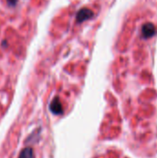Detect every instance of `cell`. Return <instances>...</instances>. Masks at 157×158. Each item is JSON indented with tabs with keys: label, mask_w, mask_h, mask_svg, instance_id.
<instances>
[{
	"label": "cell",
	"mask_w": 157,
	"mask_h": 158,
	"mask_svg": "<svg viewBox=\"0 0 157 158\" xmlns=\"http://www.w3.org/2000/svg\"><path fill=\"white\" fill-rule=\"evenodd\" d=\"M93 17V12L90 8L83 7L78 11L77 16H76V21L78 23H81V22H83L87 19H92Z\"/></svg>",
	"instance_id": "6da1fadb"
},
{
	"label": "cell",
	"mask_w": 157,
	"mask_h": 158,
	"mask_svg": "<svg viewBox=\"0 0 157 158\" xmlns=\"http://www.w3.org/2000/svg\"><path fill=\"white\" fill-rule=\"evenodd\" d=\"M49 108H50V111L55 115H62L63 114V106H62V104L58 97H55L52 100V102L50 103Z\"/></svg>",
	"instance_id": "7a4b0ae2"
},
{
	"label": "cell",
	"mask_w": 157,
	"mask_h": 158,
	"mask_svg": "<svg viewBox=\"0 0 157 158\" xmlns=\"http://www.w3.org/2000/svg\"><path fill=\"white\" fill-rule=\"evenodd\" d=\"M155 32H156L155 27L153 23H150V22L145 23L142 28V34H143V37L145 39L153 37L155 34Z\"/></svg>",
	"instance_id": "3957f363"
},
{
	"label": "cell",
	"mask_w": 157,
	"mask_h": 158,
	"mask_svg": "<svg viewBox=\"0 0 157 158\" xmlns=\"http://www.w3.org/2000/svg\"><path fill=\"white\" fill-rule=\"evenodd\" d=\"M19 158H33V151H32V149L31 147L24 148L21 151Z\"/></svg>",
	"instance_id": "277c9868"
},
{
	"label": "cell",
	"mask_w": 157,
	"mask_h": 158,
	"mask_svg": "<svg viewBox=\"0 0 157 158\" xmlns=\"http://www.w3.org/2000/svg\"><path fill=\"white\" fill-rule=\"evenodd\" d=\"M17 1L18 0H6V2H7V4L9 5V6H15L16 4H17Z\"/></svg>",
	"instance_id": "5b68a950"
}]
</instances>
